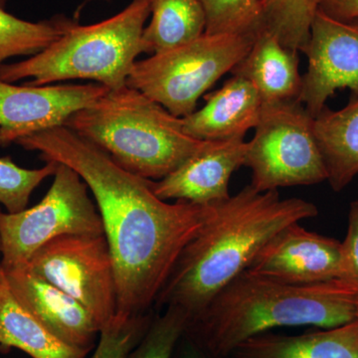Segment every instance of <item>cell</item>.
<instances>
[{
	"label": "cell",
	"mask_w": 358,
	"mask_h": 358,
	"mask_svg": "<svg viewBox=\"0 0 358 358\" xmlns=\"http://www.w3.org/2000/svg\"><path fill=\"white\" fill-rule=\"evenodd\" d=\"M44 162L74 169L95 197L117 282V313L147 315L183 250L213 217L216 206L167 203L150 179L122 169L102 148L65 126L16 141Z\"/></svg>",
	"instance_id": "obj_1"
},
{
	"label": "cell",
	"mask_w": 358,
	"mask_h": 358,
	"mask_svg": "<svg viewBox=\"0 0 358 358\" xmlns=\"http://www.w3.org/2000/svg\"><path fill=\"white\" fill-rule=\"evenodd\" d=\"M317 214L307 200L282 199L278 190L259 192L247 185L216 206L213 217L179 256L155 303L185 313L189 324L277 233Z\"/></svg>",
	"instance_id": "obj_2"
},
{
	"label": "cell",
	"mask_w": 358,
	"mask_h": 358,
	"mask_svg": "<svg viewBox=\"0 0 358 358\" xmlns=\"http://www.w3.org/2000/svg\"><path fill=\"white\" fill-rule=\"evenodd\" d=\"M358 288L341 279L289 285L244 271L188 324L186 336L210 357L227 358L277 327L333 329L357 320Z\"/></svg>",
	"instance_id": "obj_3"
},
{
	"label": "cell",
	"mask_w": 358,
	"mask_h": 358,
	"mask_svg": "<svg viewBox=\"0 0 358 358\" xmlns=\"http://www.w3.org/2000/svg\"><path fill=\"white\" fill-rule=\"evenodd\" d=\"M64 126L102 148L122 169L150 180L166 178L205 143L185 133L182 117L127 85L109 90Z\"/></svg>",
	"instance_id": "obj_4"
},
{
	"label": "cell",
	"mask_w": 358,
	"mask_h": 358,
	"mask_svg": "<svg viewBox=\"0 0 358 358\" xmlns=\"http://www.w3.org/2000/svg\"><path fill=\"white\" fill-rule=\"evenodd\" d=\"M150 15V0H133L113 17L91 25L72 21L64 34L43 51L0 67V80L28 86L66 80H93L114 90L127 85L136 58L145 53L143 33Z\"/></svg>",
	"instance_id": "obj_5"
},
{
	"label": "cell",
	"mask_w": 358,
	"mask_h": 358,
	"mask_svg": "<svg viewBox=\"0 0 358 358\" xmlns=\"http://www.w3.org/2000/svg\"><path fill=\"white\" fill-rule=\"evenodd\" d=\"M258 33H204L189 43L136 61L127 86L138 90L176 117H185L196 110L207 90L246 57Z\"/></svg>",
	"instance_id": "obj_6"
},
{
	"label": "cell",
	"mask_w": 358,
	"mask_h": 358,
	"mask_svg": "<svg viewBox=\"0 0 358 358\" xmlns=\"http://www.w3.org/2000/svg\"><path fill=\"white\" fill-rule=\"evenodd\" d=\"M81 176L58 164L50 189L38 204L17 213L0 210L3 270L24 267L35 252L65 235H103L98 207Z\"/></svg>",
	"instance_id": "obj_7"
},
{
	"label": "cell",
	"mask_w": 358,
	"mask_h": 358,
	"mask_svg": "<svg viewBox=\"0 0 358 358\" xmlns=\"http://www.w3.org/2000/svg\"><path fill=\"white\" fill-rule=\"evenodd\" d=\"M255 134L246 143L244 166L259 192L315 185L327 171L313 134V117L300 102L263 106Z\"/></svg>",
	"instance_id": "obj_8"
},
{
	"label": "cell",
	"mask_w": 358,
	"mask_h": 358,
	"mask_svg": "<svg viewBox=\"0 0 358 358\" xmlns=\"http://www.w3.org/2000/svg\"><path fill=\"white\" fill-rule=\"evenodd\" d=\"M26 266L83 305L100 329L117 313L114 262L105 234L56 238Z\"/></svg>",
	"instance_id": "obj_9"
},
{
	"label": "cell",
	"mask_w": 358,
	"mask_h": 358,
	"mask_svg": "<svg viewBox=\"0 0 358 358\" xmlns=\"http://www.w3.org/2000/svg\"><path fill=\"white\" fill-rule=\"evenodd\" d=\"M303 53L308 70L300 102L313 117L339 89H350L358 96V20H336L317 9Z\"/></svg>",
	"instance_id": "obj_10"
},
{
	"label": "cell",
	"mask_w": 358,
	"mask_h": 358,
	"mask_svg": "<svg viewBox=\"0 0 358 358\" xmlns=\"http://www.w3.org/2000/svg\"><path fill=\"white\" fill-rule=\"evenodd\" d=\"M110 89L101 84L15 86L0 80V147L25 136L64 126Z\"/></svg>",
	"instance_id": "obj_11"
},
{
	"label": "cell",
	"mask_w": 358,
	"mask_h": 358,
	"mask_svg": "<svg viewBox=\"0 0 358 358\" xmlns=\"http://www.w3.org/2000/svg\"><path fill=\"white\" fill-rule=\"evenodd\" d=\"M289 224L268 242L247 268L289 285H313L338 279L341 242Z\"/></svg>",
	"instance_id": "obj_12"
},
{
	"label": "cell",
	"mask_w": 358,
	"mask_h": 358,
	"mask_svg": "<svg viewBox=\"0 0 358 358\" xmlns=\"http://www.w3.org/2000/svg\"><path fill=\"white\" fill-rule=\"evenodd\" d=\"M246 141H205L204 145L159 180L150 181L162 200L176 199L202 206H217L230 199L232 174L244 166Z\"/></svg>",
	"instance_id": "obj_13"
},
{
	"label": "cell",
	"mask_w": 358,
	"mask_h": 358,
	"mask_svg": "<svg viewBox=\"0 0 358 358\" xmlns=\"http://www.w3.org/2000/svg\"><path fill=\"white\" fill-rule=\"evenodd\" d=\"M3 272L16 300L52 334L74 348L89 352L94 348L100 327L83 305L27 266Z\"/></svg>",
	"instance_id": "obj_14"
},
{
	"label": "cell",
	"mask_w": 358,
	"mask_h": 358,
	"mask_svg": "<svg viewBox=\"0 0 358 358\" xmlns=\"http://www.w3.org/2000/svg\"><path fill=\"white\" fill-rule=\"evenodd\" d=\"M204 100L201 109L182 117L183 129L195 140H244L247 131L260 121L262 100L244 78L232 76L222 88L205 95Z\"/></svg>",
	"instance_id": "obj_15"
},
{
	"label": "cell",
	"mask_w": 358,
	"mask_h": 358,
	"mask_svg": "<svg viewBox=\"0 0 358 358\" xmlns=\"http://www.w3.org/2000/svg\"><path fill=\"white\" fill-rule=\"evenodd\" d=\"M299 63V51L261 29L251 50L231 73L253 84L263 106L281 105L300 102L303 76Z\"/></svg>",
	"instance_id": "obj_16"
},
{
	"label": "cell",
	"mask_w": 358,
	"mask_h": 358,
	"mask_svg": "<svg viewBox=\"0 0 358 358\" xmlns=\"http://www.w3.org/2000/svg\"><path fill=\"white\" fill-rule=\"evenodd\" d=\"M227 358H358V319L300 336L260 334L238 346Z\"/></svg>",
	"instance_id": "obj_17"
},
{
	"label": "cell",
	"mask_w": 358,
	"mask_h": 358,
	"mask_svg": "<svg viewBox=\"0 0 358 358\" xmlns=\"http://www.w3.org/2000/svg\"><path fill=\"white\" fill-rule=\"evenodd\" d=\"M313 134L334 192H341L358 174V96L345 108L324 107L313 117Z\"/></svg>",
	"instance_id": "obj_18"
},
{
	"label": "cell",
	"mask_w": 358,
	"mask_h": 358,
	"mask_svg": "<svg viewBox=\"0 0 358 358\" xmlns=\"http://www.w3.org/2000/svg\"><path fill=\"white\" fill-rule=\"evenodd\" d=\"M0 345L32 358H86L89 350L66 345L16 300L0 266Z\"/></svg>",
	"instance_id": "obj_19"
},
{
	"label": "cell",
	"mask_w": 358,
	"mask_h": 358,
	"mask_svg": "<svg viewBox=\"0 0 358 358\" xmlns=\"http://www.w3.org/2000/svg\"><path fill=\"white\" fill-rule=\"evenodd\" d=\"M152 20L143 33L145 53H162L189 43L205 33L199 0H150Z\"/></svg>",
	"instance_id": "obj_20"
},
{
	"label": "cell",
	"mask_w": 358,
	"mask_h": 358,
	"mask_svg": "<svg viewBox=\"0 0 358 358\" xmlns=\"http://www.w3.org/2000/svg\"><path fill=\"white\" fill-rule=\"evenodd\" d=\"M73 20L54 16L49 20L30 22L6 13L0 7V67L16 56H34L60 38Z\"/></svg>",
	"instance_id": "obj_21"
},
{
	"label": "cell",
	"mask_w": 358,
	"mask_h": 358,
	"mask_svg": "<svg viewBox=\"0 0 358 358\" xmlns=\"http://www.w3.org/2000/svg\"><path fill=\"white\" fill-rule=\"evenodd\" d=\"M262 29L287 48L303 52L320 0H262Z\"/></svg>",
	"instance_id": "obj_22"
},
{
	"label": "cell",
	"mask_w": 358,
	"mask_h": 358,
	"mask_svg": "<svg viewBox=\"0 0 358 358\" xmlns=\"http://www.w3.org/2000/svg\"><path fill=\"white\" fill-rule=\"evenodd\" d=\"M206 34H244L262 29V0H199Z\"/></svg>",
	"instance_id": "obj_23"
},
{
	"label": "cell",
	"mask_w": 358,
	"mask_h": 358,
	"mask_svg": "<svg viewBox=\"0 0 358 358\" xmlns=\"http://www.w3.org/2000/svg\"><path fill=\"white\" fill-rule=\"evenodd\" d=\"M188 327V317L176 308L152 319L147 333L127 358H173Z\"/></svg>",
	"instance_id": "obj_24"
},
{
	"label": "cell",
	"mask_w": 358,
	"mask_h": 358,
	"mask_svg": "<svg viewBox=\"0 0 358 358\" xmlns=\"http://www.w3.org/2000/svg\"><path fill=\"white\" fill-rule=\"evenodd\" d=\"M152 320L148 315L129 317L115 313L101 327L98 345L92 358L128 357L147 333Z\"/></svg>",
	"instance_id": "obj_25"
},
{
	"label": "cell",
	"mask_w": 358,
	"mask_h": 358,
	"mask_svg": "<svg viewBox=\"0 0 358 358\" xmlns=\"http://www.w3.org/2000/svg\"><path fill=\"white\" fill-rule=\"evenodd\" d=\"M49 176L47 167L26 169L14 164L10 157H0V204L8 213L24 210L35 188Z\"/></svg>",
	"instance_id": "obj_26"
},
{
	"label": "cell",
	"mask_w": 358,
	"mask_h": 358,
	"mask_svg": "<svg viewBox=\"0 0 358 358\" xmlns=\"http://www.w3.org/2000/svg\"><path fill=\"white\" fill-rule=\"evenodd\" d=\"M338 279L358 288V199L350 203L348 233L341 242Z\"/></svg>",
	"instance_id": "obj_27"
},
{
	"label": "cell",
	"mask_w": 358,
	"mask_h": 358,
	"mask_svg": "<svg viewBox=\"0 0 358 358\" xmlns=\"http://www.w3.org/2000/svg\"><path fill=\"white\" fill-rule=\"evenodd\" d=\"M319 10L336 20H358V0H320Z\"/></svg>",
	"instance_id": "obj_28"
},
{
	"label": "cell",
	"mask_w": 358,
	"mask_h": 358,
	"mask_svg": "<svg viewBox=\"0 0 358 358\" xmlns=\"http://www.w3.org/2000/svg\"><path fill=\"white\" fill-rule=\"evenodd\" d=\"M173 358H213L186 334L179 341Z\"/></svg>",
	"instance_id": "obj_29"
},
{
	"label": "cell",
	"mask_w": 358,
	"mask_h": 358,
	"mask_svg": "<svg viewBox=\"0 0 358 358\" xmlns=\"http://www.w3.org/2000/svg\"><path fill=\"white\" fill-rule=\"evenodd\" d=\"M7 3V0H0V7H6Z\"/></svg>",
	"instance_id": "obj_30"
},
{
	"label": "cell",
	"mask_w": 358,
	"mask_h": 358,
	"mask_svg": "<svg viewBox=\"0 0 358 358\" xmlns=\"http://www.w3.org/2000/svg\"><path fill=\"white\" fill-rule=\"evenodd\" d=\"M0 261H1V242H0Z\"/></svg>",
	"instance_id": "obj_31"
},
{
	"label": "cell",
	"mask_w": 358,
	"mask_h": 358,
	"mask_svg": "<svg viewBox=\"0 0 358 358\" xmlns=\"http://www.w3.org/2000/svg\"><path fill=\"white\" fill-rule=\"evenodd\" d=\"M106 1H109V0H106Z\"/></svg>",
	"instance_id": "obj_32"
},
{
	"label": "cell",
	"mask_w": 358,
	"mask_h": 358,
	"mask_svg": "<svg viewBox=\"0 0 358 358\" xmlns=\"http://www.w3.org/2000/svg\"><path fill=\"white\" fill-rule=\"evenodd\" d=\"M357 319H358V315H357Z\"/></svg>",
	"instance_id": "obj_33"
}]
</instances>
